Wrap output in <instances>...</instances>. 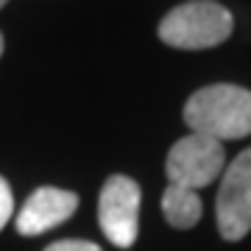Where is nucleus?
<instances>
[{"label":"nucleus","mask_w":251,"mask_h":251,"mask_svg":"<svg viewBox=\"0 0 251 251\" xmlns=\"http://www.w3.org/2000/svg\"><path fill=\"white\" fill-rule=\"evenodd\" d=\"M184 123L221 143L243 140L251 134V92L237 84L201 87L184 103Z\"/></svg>","instance_id":"obj_1"},{"label":"nucleus","mask_w":251,"mask_h":251,"mask_svg":"<svg viewBox=\"0 0 251 251\" xmlns=\"http://www.w3.org/2000/svg\"><path fill=\"white\" fill-rule=\"evenodd\" d=\"M234 31L232 11L215 0H190L159 20V39L179 50H206L226 42Z\"/></svg>","instance_id":"obj_2"},{"label":"nucleus","mask_w":251,"mask_h":251,"mask_svg":"<svg viewBox=\"0 0 251 251\" xmlns=\"http://www.w3.org/2000/svg\"><path fill=\"white\" fill-rule=\"evenodd\" d=\"M226 168V151L224 143L215 137L190 131L171 148L165 171L171 184H181L190 190H201L224 173Z\"/></svg>","instance_id":"obj_3"},{"label":"nucleus","mask_w":251,"mask_h":251,"mask_svg":"<svg viewBox=\"0 0 251 251\" xmlns=\"http://www.w3.org/2000/svg\"><path fill=\"white\" fill-rule=\"evenodd\" d=\"M215 215L224 240H243L251 232V148L237 153L221 173Z\"/></svg>","instance_id":"obj_4"},{"label":"nucleus","mask_w":251,"mask_h":251,"mask_svg":"<svg viewBox=\"0 0 251 251\" xmlns=\"http://www.w3.org/2000/svg\"><path fill=\"white\" fill-rule=\"evenodd\" d=\"M140 184L128 176H109L98 201V221L109 243L117 249L134 246L140 232Z\"/></svg>","instance_id":"obj_5"},{"label":"nucleus","mask_w":251,"mask_h":251,"mask_svg":"<svg viewBox=\"0 0 251 251\" xmlns=\"http://www.w3.org/2000/svg\"><path fill=\"white\" fill-rule=\"evenodd\" d=\"M75 209H78V196L75 193L59 190V187H39L28 196V201L17 212L14 226L25 237L45 234L50 229H56L59 224H64L67 218H73Z\"/></svg>","instance_id":"obj_6"},{"label":"nucleus","mask_w":251,"mask_h":251,"mask_svg":"<svg viewBox=\"0 0 251 251\" xmlns=\"http://www.w3.org/2000/svg\"><path fill=\"white\" fill-rule=\"evenodd\" d=\"M162 212L173 229H193L201 221L204 206H201L196 190L181 187V184H168V190L162 193Z\"/></svg>","instance_id":"obj_7"},{"label":"nucleus","mask_w":251,"mask_h":251,"mask_svg":"<svg viewBox=\"0 0 251 251\" xmlns=\"http://www.w3.org/2000/svg\"><path fill=\"white\" fill-rule=\"evenodd\" d=\"M11 215H14V196H11L9 181L0 176V232H3V226L11 221Z\"/></svg>","instance_id":"obj_8"},{"label":"nucleus","mask_w":251,"mask_h":251,"mask_svg":"<svg viewBox=\"0 0 251 251\" xmlns=\"http://www.w3.org/2000/svg\"><path fill=\"white\" fill-rule=\"evenodd\" d=\"M45 251H100V246L90 240H59V243H50Z\"/></svg>","instance_id":"obj_9"},{"label":"nucleus","mask_w":251,"mask_h":251,"mask_svg":"<svg viewBox=\"0 0 251 251\" xmlns=\"http://www.w3.org/2000/svg\"><path fill=\"white\" fill-rule=\"evenodd\" d=\"M0 53H3V34H0Z\"/></svg>","instance_id":"obj_10"},{"label":"nucleus","mask_w":251,"mask_h":251,"mask_svg":"<svg viewBox=\"0 0 251 251\" xmlns=\"http://www.w3.org/2000/svg\"><path fill=\"white\" fill-rule=\"evenodd\" d=\"M3 6H6V0H0V9H3Z\"/></svg>","instance_id":"obj_11"}]
</instances>
